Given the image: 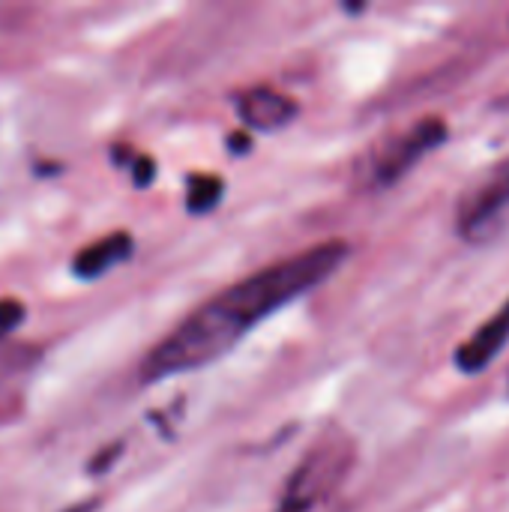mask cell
<instances>
[{
	"label": "cell",
	"instance_id": "obj_1",
	"mask_svg": "<svg viewBox=\"0 0 509 512\" xmlns=\"http://www.w3.org/2000/svg\"><path fill=\"white\" fill-rule=\"evenodd\" d=\"M348 252L351 249L345 240H327L225 288L222 294L198 306L186 321H180L144 357L141 378L162 381L225 357L249 330H255L276 309L330 279L345 264Z\"/></svg>",
	"mask_w": 509,
	"mask_h": 512
},
{
	"label": "cell",
	"instance_id": "obj_2",
	"mask_svg": "<svg viewBox=\"0 0 509 512\" xmlns=\"http://www.w3.org/2000/svg\"><path fill=\"white\" fill-rule=\"evenodd\" d=\"M354 456L357 450L348 435L342 432L321 435L306 450L300 465L291 471L276 512H312L315 507H321L345 483L348 471L354 468Z\"/></svg>",
	"mask_w": 509,
	"mask_h": 512
},
{
	"label": "cell",
	"instance_id": "obj_3",
	"mask_svg": "<svg viewBox=\"0 0 509 512\" xmlns=\"http://www.w3.org/2000/svg\"><path fill=\"white\" fill-rule=\"evenodd\" d=\"M456 228L468 243H492L509 234V159L465 198Z\"/></svg>",
	"mask_w": 509,
	"mask_h": 512
},
{
	"label": "cell",
	"instance_id": "obj_4",
	"mask_svg": "<svg viewBox=\"0 0 509 512\" xmlns=\"http://www.w3.org/2000/svg\"><path fill=\"white\" fill-rule=\"evenodd\" d=\"M447 138V123L441 117H423L408 132L390 138L369 165L372 186H393L399 183L426 153H432Z\"/></svg>",
	"mask_w": 509,
	"mask_h": 512
},
{
	"label": "cell",
	"instance_id": "obj_5",
	"mask_svg": "<svg viewBox=\"0 0 509 512\" xmlns=\"http://www.w3.org/2000/svg\"><path fill=\"white\" fill-rule=\"evenodd\" d=\"M509 342V300L462 345L456 348V366L465 375H480L495 363V357L507 348Z\"/></svg>",
	"mask_w": 509,
	"mask_h": 512
},
{
	"label": "cell",
	"instance_id": "obj_6",
	"mask_svg": "<svg viewBox=\"0 0 509 512\" xmlns=\"http://www.w3.org/2000/svg\"><path fill=\"white\" fill-rule=\"evenodd\" d=\"M240 117L252 129L273 132V129L288 126L297 117V102L291 96L279 93V90L255 87V90H246L240 96Z\"/></svg>",
	"mask_w": 509,
	"mask_h": 512
},
{
	"label": "cell",
	"instance_id": "obj_7",
	"mask_svg": "<svg viewBox=\"0 0 509 512\" xmlns=\"http://www.w3.org/2000/svg\"><path fill=\"white\" fill-rule=\"evenodd\" d=\"M132 249H135V243H132L129 234H123V231L108 234V237L96 240L93 246L81 249V252L75 255V261H72V270H75L78 279H99V276H105L111 267L123 264V261L132 255Z\"/></svg>",
	"mask_w": 509,
	"mask_h": 512
},
{
	"label": "cell",
	"instance_id": "obj_8",
	"mask_svg": "<svg viewBox=\"0 0 509 512\" xmlns=\"http://www.w3.org/2000/svg\"><path fill=\"white\" fill-rule=\"evenodd\" d=\"M222 201V180L213 174H195L189 177L186 186V210L192 216H204L210 210H216V204Z\"/></svg>",
	"mask_w": 509,
	"mask_h": 512
},
{
	"label": "cell",
	"instance_id": "obj_9",
	"mask_svg": "<svg viewBox=\"0 0 509 512\" xmlns=\"http://www.w3.org/2000/svg\"><path fill=\"white\" fill-rule=\"evenodd\" d=\"M24 321V306L18 300H0V336L12 333Z\"/></svg>",
	"mask_w": 509,
	"mask_h": 512
},
{
	"label": "cell",
	"instance_id": "obj_10",
	"mask_svg": "<svg viewBox=\"0 0 509 512\" xmlns=\"http://www.w3.org/2000/svg\"><path fill=\"white\" fill-rule=\"evenodd\" d=\"M153 177H156V162L150 156H132V183L144 189L153 183Z\"/></svg>",
	"mask_w": 509,
	"mask_h": 512
},
{
	"label": "cell",
	"instance_id": "obj_11",
	"mask_svg": "<svg viewBox=\"0 0 509 512\" xmlns=\"http://www.w3.org/2000/svg\"><path fill=\"white\" fill-rule=\"evenodd\" d=\"M120 453H123V444H111V447H105V450L90 462V468H87V471H90V474H105V471L117 462V456H120Z\"/></svg>",
	"mask_w": 509,
	"mask_h": 512
},
{
	"label": "cell",
	"instance_id": "obj_12",
	"mask_svg": "<svg viewBox=\"0 0 509 512\" xmlns=\"http://www.w3.org/2000/svg\"><path fill=\"white\" fill-rule=\"evenodd\" d=\"M231 150H249V138L246 135H231Z\"/></svg>",
	"mask_w": 509,
	"mask_h": 512
},
{
	"label": "cell",
	"instance_id": "obj_13",
	"mask_svg": "<svg viewBox=\"0 0 509 512\" xmlns=\"http://www.w3.org/2000/svg\"><path fill=\"white\" fill-rule=\"evenodd\" d=\"M96 510V501H84V504H78V507H72L69 512H93Z\"/></svg>",
	"mask_w": 509,
	"mask_h": 512
}]
</instances>
